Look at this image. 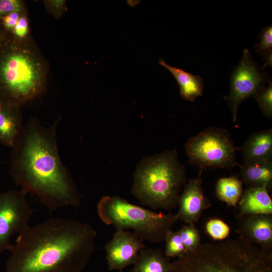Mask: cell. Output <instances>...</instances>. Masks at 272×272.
<instances>
[{
	"mask_svg": "<svg viewBox=\"0 0 272 272\" xmlns=\"http://www.w3.org/2000/svg\"><path fill=\"white\" fill-rule=\"evenodd\" d=\"M238 203L239 214H272V200L264 187H248Z\"/></svg>",
	"mask_w": 272,
	"mask_h": 272,
	"instance_id": "cell-15",
	"label": "cell"
},
{
	"mask_svg": "<svg viewBox=\"0 0 272 272\" xmlns=\"http://www.w3.org/2000/svg\"><path fill=\"white\" fill-rule=\"evenodd\" d=\"M178 232L188 251L195 249L201 244L199 232L194 224L183 225Z\"/></svg>",
	"mask_w": 272,
	"mask_h": 272,
	"instance_id": "cell-21",
	"label": "cell"
},
{
	"mask_svg": "<svg viewBox=\"0 0 272 272\" xmlns=\"http://www.w3.org/2000/svg\"><path fill=\"white\" fill-rule=\"evenodd\" d=\"M8 32L5 29L0 21V44L5 37Z\"/></svg>",
	"mask_w": 272,
	"mask_h": 272,
	"instance_id": "cell-30",
	"label": "cell"
},
{
	"mask_svg": "<svg viewBox=\"0 0 272 272\" xmlns=\"http://www.w3.org/2000/svg\"><path fill=\"white\" fill-rule=\"evenodd\" d=\"M164 254L168 258H179L183 256L188 251L182 242L178 231H169L165 239Z\"/></svg>",
	"mask_w": 272,
	"mask_h": 272,
	"instance_id": "cell-20",
	"label": "cell"
},
{
	"mask_svg": "<svg viewBox=\"0 0 272 272\" xmlns=\"http://www.w3.org/2000/svg\"><path fill=\"white\" fill-rule=\"evenodd\" d=\"M189 162L200 168H230L239 166L230 133L225 129L209 127L191 137L184 146Z\"/></svg>",
	"mask_w": 272,
	"mask_h": 272,
	"instance_id": "cell-7",
	"label": "cell"
},
{
	"mask_svg": "<svg viewBox=\"0 0 272 272\" xmlns=\"http://www.w3.org/2000/svg\"><path fill=\"white\" fill-rule=\"evenodd\" d=\"M237 218L239 239L271 252L272 214H239Z\"/></svg>",
	"mask_w": 272,
	"mask_h": 272,
	"instance_id": "cell-11",
	"label": "cell"
},
{
	"mask_svg": "<svg viewBox=\"0 0 272 272\" xmlns=\"http://www.w3.org/2000/svg\"><path fill=\"white\" fill-rule=\"evenodd\" d=\"M100 219L116 230L131 229L142 241H164L167 233L177 221L175 214L156 213L129 202L117 195H106L97 207Z\"/></svg>",
	"mask_w": 272,
	"mask_h": 272,
	"instance_id": "cell-6",
	"label": "cell"
},
{
	"mask_svg": "<svg viewBox=\"0 0 272 272\" xmlns=\"http://www.w3.org/2000/svg\"><path fill=\"white\" fill-rule=\"evenodd\" d=\"M244 163L272 160V129L253 133L241 147Z\"/></svg>",
	"mask_w": 272,
	"mask_h": 272,
	"instance_id": "cell-14",
	"label": "cell"
},
{
	"mask_svg": "<svg viewBox=\"0 0 272 272\" xmlns=\"http://www.w3.org/2000/svg\"><path fill=\"white\" fill-rule=\"evenodd\" d=\"M259 43L255 45L256 52L260 55L271 50L272 48V27L269 26L263 28L259 34Z\"/></svg>",
	"mask_w": 272,
	"mask_h": 272,
	"instance_id": "cell-24",
	"label": "cell"
},
{
	"mask_svg": "<svg viewBox=\"0 0 272 272\" xmlns=\"http://www.w3.org/2000/svg\"><path fill=\"white\" fill-rule=\"evenodd\" d=\"M129 272H172L171 262L159 249H142Z\"/></svg>",
	"mask_w": 272,
	"mask_h": 272,
	"instance_id": "cell-17",
	"label": "cell"
},
{
	"mask_svg": "<svg viewBox=\"0 0 272 272\" xmlns=\"http://www.w3.org/2000/svg\"><path fill=\"white\" fill-rule=\"evenodd\" d=\"M263 60L264 61V65L262 66L265 69L267 66L271 67L272 66V51H269L261 55Z\"/></svg>",
	"mask_w": 272,
	"mask_h": 272,
	"instance_id": "cell-29",
	"label": "cell"
},
{
	"mask_svg": "<svg viewBox=\"0 0 272 272\" xmlns=\"http://www.w3.org/2000/svg\"><path fill=\"white\" fill-rule=\"evenodd\" d=\"M43 2L46 9L56 19H59L67 10L66 1L64 0H47Z\"/></svg>",
	"mask_w": 272,
	"mask_h": 272,
	"instance_id": "cell-27",
	"label": "cell"
},
{
	"mask_svg": "<svg viewBox=\"0 0 272 272\" xmlns=\"http://www.w3.org/2000/svg\"><path fill=\"white\" fill-rule=\"evenodd\" d=\"M206 233L215 240H222L230 234V227L223 220L217 218L209 220L205 225Z\"/></svg>",
	"mask_w": 272,
	"mask_h": 272,
	"instance_id": "cell-22",
	"label": "cell"
},
{
	"mask_svg": "<svg viewBox=\"0 0 272 272\" xmlns=\"http://www.w3.org/2000/svg\"><path fill=\"white\" fill-rule=\"evenodd\" d=\"M243 181L248 187L268 188L272 180V160L239 165Z\"/></svg>",
	"mask_w": 272,
	"mask_h": 272,
	"instance_id": "cell-18",
	"label": "cell"
},
{
	"mask_svg": "<svg viewBox=\"0 0 272 272\" xmlns=\"http://www.w3.org/2000/svg\"><path fill=\"white\" fill-rule=\"evenodd\" d=\"M143 241L133 232L116 230L104 248L109 269L122 270L133 265L145 248Z\"/></svg>",
	"mask_w": 272,
	"mask_h": 272,
	"instance_id": "cell-10",
	"label": "cell"
},
{
	"mask_svg": "<svg viewBox=\"0 0 272 272\" xmlns=\"http://www.w3.org/2000/svg\"><path fill=\"white\" fill-rule=\"evenodd\" d=\"M172 272H272V252L239 238L201 243L171 262Z\"/></svg>",
	"mask_w": 272,
	"mask_h": 272,
	"instance_id": "cell-4",
	"label": "cell"
},
{
	"mask_svg": "<svg viewBox=\"0 0 272 272\" xmlns=\"http://www.w3.org/2000/svg\"><path fill=\"white\" fill-rule=\"evenodd\" d=\"M48 63L30 36L8 32L0 44V99L21 106L44 91Z\"/></svg>",
	"mask_w": 272,
	"mask_h": 272,
	"instance_id": "cell-3",
	"label": "cell"
},
{
	"mask_svg": "<svg viewBox=\"0 0 272 272\" xmlns=\"http://www.w3.org/2000/svg\"><path fill=\"white\" fill-rule=\"evenodd\" d=\"M132 195L145 206L171 210L178 206L181 189L186 182V170L176 150L144 157L133 173Z\"/></svg>",
	"mask_w": 272,
	"mask_h": 272,
	"instance_id": "cell-5",
	"label": "cell"
},
{
	"mask_svg": "<svg viewBox=\"0 0 272 272\" xmlns=\"http://www.w3.org/2000/svg\"><path fill=\"white\" fill-rule=\"evenodd\" d=\"M119 272H123L122 270H119Z\"/></svg>",
	"mask_w": 272,
	"mask_h": 272,
	"instance_id": "cell-31",
	"label": "cell"
},
{
	"mask_svg": "<svg viewBox=\"0 0 272 272\" xmlns=\"http://www.w3.org/2000/svg\"><path fill=\"white\" fill-rule=\"evenodd\" d=\"M16 38L24 39L30 36L29 24L26 13L22 14L16 26L11 32Z\"/></svg>",
	"mask_w": 272,
	"mask_h": 272,
	"instance_id": "cell-26",
	"label": "cell"
},
{
	"mask_svg": "<svg viewBox=\"0 0 272 272\" xmlns=\"http://www.w3.org/2000/svg\"><path fill=\"white\" fill-rule=\"evenodd\" d=\"M59 120L44 126L30 118L11 148L10 173L14 181L26 194H35L50 211L77 207L82 198L59 154Z\"/></svg>",
	"mask_w": 272,
	"mask_h": 272,
	"instance_id": "cell-1",
	"label": "cell"
},
{
	"mask_svg": "<svg viewBox=\"0 0 272 272\" xmlns=\"http://www.w3.org/2000/svg\"><path fill=\"white\" fill-rule=\"evenodd\" d=\"M90 224L51 217L29 226L10 250L6 272H82L95 250Z\"/></svg>",
	"mask_w": 272,
	"mask_h": 272,
	"instance_id": "cell-2",
	"label": "cell"
},
{
	"mask_svg": "<svg viewBox=\"0 0 272 272\" xmlns=\"http://www.w3.org/2000/svg\"><path fill=\"white\" fill-rule=\"evenodd\" d=\"M21 106L0 99V144L11 148L24 125Z\"/></svg>",
	"mask_w": 272,
	"mask_h": 272,
	"instance_id": "cell-13",
	"label": "cell"
},
{
	"mask_svg": "<svg viewBox=\"0 0 272 272\" xmlns=\"http://www.w3.org/2000/svg\"><path fill=\"white\" fill-rule=\"evenodd\" d=\"M14 12H26L24 2L21 0H0V19Z\"/></svg>",
	"mask_w": 272,
	"mask_h": 272,
	"instance_id": "cell-25",
	"label": "cell"
},
{
	"mask_svg": "<svg viewBox=\"0 0 272 272\" xmlns=\"http://www.w3.org/2000/svg\"><path fill=\"white\" fill-rule=\"evenodd\" d=\"M242 182L235 176L220 178L216 187L217 197L229 206H236L243 192Z\"/></svg>",
	"mask_w": 272,
	"mask_h": 272,
	"instance_id": "cell-19",
	"label": "cell"
},
{
	"mask_svg": "<svg viewBox=\"0 0 272 272\" xmlns=\"http://www.w3.org/2000/svg\"><path fill=\"white\" fill-rule=\"evenodd\" d=\"M159 64L168 70L174 76L180 88V94L185 100L193 102L196 98L202 96L203 82L200 76H195L184 70L172 66L162 59Z\"/></svg>",
	"mask_w": 272,
	"mask_h": 272,
	"instance_id": "cell-16",
	"label": "cell"
},
{
	"mask_svg": "<svg viewBox=\"0 0 272 272\" xmlns=\"http://www.w3.org/2000/svg\"><path fill=\"white\" fill-rule=\"evenodd\" d=\"M21 190L0 193V253L10 250L12 237L23 233L29 226L33 210Z\"/></svg>",
	"mask_w": 272,
	"mask_h": 272,
	"instance_id": "cell-9",
	"label": "cell"
},
{
	"mask_svg": "<svg viewBox=\"0 0 272 272\" xmlns=\"http://www.w3.org/2000/svg\"><path fill=\"white\" fill-rule=\"evenodd\" d=\"M26 12H14L9 13L1 18L0 21L4 28L7 32H11L20 17V16Z\"/></svg>",
	"mask_w": 272,
	"mask_h": 272,
	"instance_id": "cell-28",
	"label": "cell"
},
{
	"mask_svg": "<svg viewBox=\"0 0 272 272\" xmlns=\"http://www.w3.org/2000/svg\"><path fill=\"white\" fill-rule=\"evenodd\" d=\"M200 176L185 183L178 201L179 209L175 214L177 221L186 224H195L199 220L203 211L211 206L201 186Z\"/></svg>",
	"mask_w": 272,
	"mask_h": 272,
	"instance_id": "cell-12",
	"label": "cell"
},
{
	"mask_svg": "<svg viewBox=\"0 0 272 272\" xmlns=\"http://www.w3.org/2000/svg\"><path fill=\"white\" fill-rule=\"evenodd\" d=\"M263 87L254 96L263 114L268 118H272V83Z\"/></svg>",
	"mask_w": 272,
	"mask_h": 272,
	"instance_id": "cell-23",
	"label": "cell"
},
{
	"mask_svg": "<svg viewBox=\"0 0 272 272\" xmlns=\"http://www.w3.org/2000/svg\"><path fill=\"white\" fill-rule=\"evenodd\" d=\"M267 82H270L269 74L253 59L248 49H245L240 61L232 72L229 94L225 98L234 122L237 120L240 104L253 97Z\"/></svg>",
	"mask_w": 272,
	"mask_h": 272,
	"instance_id": "cell-8",
	"label": "cell"
}]
</instances>
